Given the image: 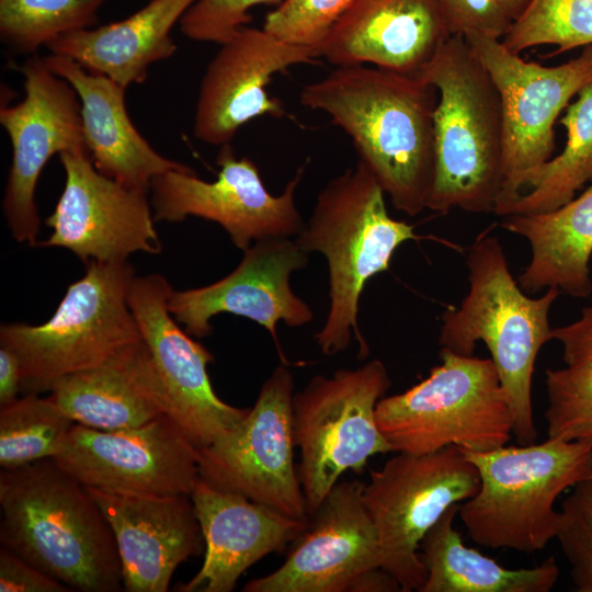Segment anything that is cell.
Returning a JSON list of instances; mask_svg holds the SVG:
<instances>
[{"label":"cell","mask_w":592,"mask_h":592,"mask_svg":"<svg viewBox=\"0 0 592 592\" xmlns=\"http://www.w3.org/2000/svg\"><path fill=\"white\" fill-rule=\"evenodd\" d=\"M49 391L75 423L102 431L138 428L167 414L164 392L144 341L98 366L61 377Z\"/></svg>","instance_id":"25"},{"label":"cell","mask_w":592,"mask_h":592,"mask_svg":"<svg viewBox=\"0 0 592 592\" xmlns=\"http://www.w3.org/2000/svg\"><path fill=\"white\" fill-rule=\"evenodd\" d=\"M464 454L480 486L459 505L458 516L471 540L488 548L525 554L545 548L560 526L556 500L592 477V447L579 441L548 437Z\"/></svg>","instance_id":"6"},{"label":"cell","mask_w":592,"mask_h":592,"mask_svg":"<svg viewBox=\"0 0 592 592\" xmlns=\"http://www.w3.org/2000/svg\"><path fill=\"white\" fill-rule=\"evenodd\" d=\"M46 322L1 325L0 345L21 365V392L49 391L64 376L98 366L143 341L128 304V261L89 262Z\"/></svg>","instance_id":"7"},{"label":"cell","mask_w":592,"mask_h":592,"mask_svg":"<svg viewBox=\"0 0 592 592\" xmlns=\"http://www.w3.org/2000/svg\"><path fill=\"white\" fill-rule=\"evenodd\" d=\"M318 57V48L285 42L263 27L243 26L220 44L206 67L195 106V138L223 146L255 117L283 116L282 103L269 95L266 86L275 73Z\"/></svg>","instance_id":"20"},{"label":"cell","mask_w":592,"mask_h":592,"mask_svg":"<svg viewBox=\"0 0 592 592\" xmlns=\"http://www.w3.org/2000/svg\"><path fill=\"white\" fill-rule=\"evenodd\" d=\"M352 0H284L263 29L285 42L320 49L329 31Z\"/></svg>","instance_id":"35"},{"label":"cell","mask_w":592,"mask_h":592,"mask_svg":"<svg viewBox=\"0 0 592 592\" xmlns=\"http://www.w3.org/2000/svg\"><path fill=\"white\" fill-rule=\"evenodd\" d=\"M466 264L469 292L459 307L442 315L441 350L473 355L478 341L487 345L512 411L513 435L520 445L533 444L532 378L539 350L554 339L548 314L560 291L526 296L498 238L487 231L473 243Z\"/></svg>","instance_id":"4"},{"label":"cell","mask_w":592,"mask_h":592,"mask_svg":"<svg viewBox=\"0 0 592 592\" xmlns=\"http://www.w3.org/2000/svg\"><path fill=\"white\" fill-rule=\"evenodd\" d=\"M436 92L417 76L354 65L304 86L300 103L328 114L352 138L392 206L415 216L426 208L434 182Z\"/></svg>","instance_id":"1"},{"label":"cell","mask_w":592,"mask_h":592,"mask_svg":"<svg viewBox=\"0 0 592 592\" xmlns=\"http://www.w3.org/2000/svg\"><path fill=\"white\" fill-rule=\"evenodd\" d=\"M390 386L385 364L372 360L329 377L317 375L294 392L293 434L309 517L343 473H361L372 456L392 452L375 418Z\"/></svg>","instance_id":"9"},{"label":"cell","mask_w":592,"mask_h":592,"mask_svg":"<svg viewBox=\"0 0 592 592\" xmlns=\"http://www.w3.org/2000/svg\"><path fill=\"white\" fill-rule=\"evenodd\" d=\"M501 226L527 240L531 260L520 275L522 289L556 287L576 298L592 292V180L577 198L540 214L504 216Z\"/></svg>","instance_id":"27"},{"label":"cell","mask_w":592,"mask_h":592,"mask_svg":"<svg viewBox=\"0 0 592 592\" xmlns=\"http://www.w3.org/2000/svg\"><path fill=\"white\" fill-rule=\"evenodd\" d=\"M512 53L556 45L555 54L592 45V0H532L502 38Z\"/></svg>","instance_id":"32"},{"label":"cell","mask_w":592,"mask_h":592,"mask_svg":"<svg viewBox=\"0 0 592 592\" xmlns=\"http://www.w3.org/2000/svg\"><path fill=\"white\" fill-rule=\"evenodd\" d=\"M499 2L514 22L527 9L532 0H499Z\"/></svg>","instance_id":"41"},{"label":"cell","mask_w":592,"mask_h":592,"mask_svg":"<svg viewBox=\"0 0 592 592\" xmlns=\"http://www.w3.org/2000/svg\"><path fill=\"white\" fill-rule=\"evenodd\" d=\"M435 87V172L426 208L494 213L502 184L499 91L462 35H452L417 76Z\"/></svg>","instance_id":"5"},{"label":"cell","mask_w":592,"mask_h":592,"mask_svg":"<svg viewBox=\"0 0 592 592\" xmlns=\"http://www.w3.org/2000/svg\"><path fill=\"white\" fill-rule=\"evenodd\" d=\"M1 592H69L62 582L46 574L14 553L0 549Z\"/></svg>","instance_id":"38"},{"label":"cell","mask_w":592,"mask_h":592,"mask_svg":"<svg viewBox=\"0 0 592 592\" xmlns=\"http://www.w3.org/2000/svg\"><path fill=\"white\" fill-rule=\"evenodd\" d=\"M451 35L479 34L503 38L512 19L499 0H437Z\"/></svg>","instance_id":"37"},{"label":"cell","mask_w":592,"mask_h":592,"mask_svg":"<svg viewBox=\"0 0 592 592\" xmlns=\"http://www.w3.org/2000/svg\"><path fill=\"white\" fill-rule=\"evenodd\" d=\"M284 0H196L179 25L183 35L197 42L223 44L251 20L250 9L278 5Z\"/></svg>","instance_id":"36"},{"label":"cell","mask_w":592,"mask_h":592,"mask_svg":"<svg viewBox=\"0 0 592 592\" xmlns=\"http://www.w3.org/2000/svg\"><path fill=\"white\" fill-rule=\"evenodd\" d=\"M173 289L160 274L135 276L128 304L147 345L167 402V414L200 449L247 414L223 401L207 373L214 356L183 330L169 310Z\"/></svg>","instance_id":"17"},{"label":"cell","mask_w":592,"mask_h":592,"mask_svg":"<svg viewBox=\"0 0 592 592\" xmlns=\"http://www.w3.org/2000/svg\"><path fill=\"white\" fill-rule=\"evenodd\" d=\"M75 421L49 397L26 394L0 408V466L14 469L53 458Z\"/></svg>","instance_id":"30"},{"label":"cell","mask_w":592,"mask_h":592,"mask_svg":"<svg viewBox=\"0 0 592 592\" xmlns=\"http://www.w3.org/2000/svg\"><path fill=\"white\" fill-rule=\"evenodd\" d=\"M412 239L413 226L389 216L384 190L360 160L319 192L295 241L327 260L329 310L315 335L325 355L345 351L354 338L360 357L368 356L357 319L361 294L369 278L388 270L397 248Z\"/></svg>","instance_id":"3"},{"label":"cell","mask_w":592,"mask_h":592,"mask_svg":"<svg viewBox=\"0 0 592 592\" xmlns=\"http://www.w3.org/2000/svg\"><path fill=\"white\" fill-rule=\"evenodd\" d=\"M308 264V253L295 239L267 238L255 241L243 251L239 265L227 276L207 286L175 292L169 310L193 337L212 333L210 319L219 314L246 317L264 327L281 350L276 326L308 325L314 314L306 301L292 289L291 275Z\"/></svg>","instance_id":"19"},{"label":"cell","mask_w":592,"mask_h":592,"mask_svg":"<svg viewBox=\"0 0 592 592\" xmlns=\"http://www.w3.org/2000/svg\"><path fill=\"white\" fill-rule=\"evenodd\" d=\"M44 59L77 92L84 144L102 174L132 190L149 193L157 175L191 168L160 155L137 130L125 104L127 88L88 71L68 57L52 54Z\"/></svg>","instance_id":"24"},{"label":"cell","mask_w":592,"mask_h":592,"mask_svg":"<svg viewBox=\"0 0 592 592\" xmlns=\"http://www.w3.org/2000/svg\"><path fill=\"white\" fill-rule=\"evenodd\" d=\"M19 69L25 96L0 110L12 147L2 208L12 237L33 246L39 232L35 189L45 164L54 155L88 149L80 100L70 83L52 71L44 57L31 56Z\"/></svg>","instance_id":"15"},{"label":"cell","mask_w":592,"mask_h":592,"mask_svg":"<svg viewBox=\"0 0 592 592\" xmlns=\"http://www.w3.org/2000/svg\"><path fill=\"white\" fill-rule=\"evenodd\" d=\"M21 383L19 357L10 349L0 345V408L18 399Z\"/></svg>","instance_id":"40"},{"label":"cell","mask_w":592,"mask_h":592,"mask_svg":"<svg viewBox=\"0 0 592 592\" xmlns=\"http://www.w3.org/2000/svg\"><path fill=\"white\" fill-rule=\"evenodd\" d=\"M0 506L1 547L71 591H121V558L104 513L53 458L2 469Z\"/></svg>","instance_id":"2"},{"label":"cell","mask_w":592,"mask_h":592,"mask_svg":"<svg viewBox=\"0 0 592 592\" xmlns=\"http://www.w3.org/2000/svg\"><path fill=\"white\" fill-rule=\"evenodd\" d=\"M491 76L501 99L502 184L494 214L504 216L528 180L555 150L554 124L582 88L592 82V45L558 66L525 61L500 39L464 36Z\"/></svg>","instance_id":"11"},{"label":"cell","mask_w":592,"mask_h":592,"mask_svg":"<svg viewBox=\"0 0 592 592\" xmlns=\"http://www.w3.org/2000/svg\"><path fill=\"white\" fill-rule=\"evenodd\" d=\"M217 179L205 181L195 171L170 170L150 183V204L156 221L178 223L189 216L220 225L232 244L246 251L255 241L297 236L305 221L295 193L304 174L299 168L280 195L271 194L255 163L237 159L230 144L220 146Z\"/></svg>","instance_id":"13"},{"label":"cell","mask_w":592,"mask_h":592,"mask_svg":"<svg viewBox=\"0 0 592 592\" xmlns=\"http://www.w3.org/2000/svg\"><path fill=\"white\" fill-rule=\"evenodd\" d=\"M553 338L562 346L566 366L592 377V306L576 321L553 329Z\"/></svg>","instance_id":"39"},{"label":"cell","mask_w":592,"mask_h":592,"mask_svg":"<svg viewBox=\"0 0 592 592\" xmlns=\"http://www.w3.org/2000/svg\"><path fill=\"white\" fill-rule=\"evenodd\" d=\"M364 482L338 481L293 542L285 561L249 581L244 592H357L383 568L377 531L363 501Z\"/></svg>","instance_id":"18"},{"label":"cell","mask_w":592,"mask_h":592,"mask_svg":"<svg viewBox=\"0 0 592 592\" xmlns=\"http://www.w3.org/2000/svg\"><path fill=\"white\" fill-rule=\"evenodd\" d=\"M196 0H150L124 20L65 34L46 48L121 86L141 84L149 67L178 49L171 30Z\"/></svg>","instance_id":"26"},{"label":"cell","mask_w":592,"mask_h":592,"mask_svg":"<svg viewBox=\"0 0 592 592\" xmlns=\"http://www.w3.org/2000/svg\"><path fill=\"white\" fill-rule=\"evenodd\" d=\"M480 478L456 446L428 454L398 453L364 483L363 501L377 531L382 567L401 591H419L426 571L420 544L445 511L476 494Z\"/></svg>","instance_id":"10"},{"label":"cell","mask_w":592,"mask_h":592,"mask_svg":"<svg viewBox=\"0 0 592 592\" xmlns=\"http://www.w3.org/2000/svg\"><path fill=\"white\" fill-rule=\"evenodd\" d=\"M86 488L113 531L126 591L166 592L177 567L203 553L205 542L191 496Z\"/></svg>","instance_id":"21"},{"label":"cell","mask_w":592,"mask_h":592,"mask_svg":"<svg viewBox=\"0 0 592 592\" xmlns=\"http://www.w3.org/2000/svg\"><path fill=\"white\" fill-rule=\"evenodd\" d=\"M556 536L570 565L577 591L592 592V477L578 482L563 499Z\"/></svg>","instance_id":"34"},{"label":"cell","mask_w":592,"mask_h":592,"mask_svg":"<svg viewBox=\"0 0 592 592\" xmlns=\"http://www.w3.org/2000/svg\"><path fill=\"white\" fill-rule=\"evenodd\" d=\"M294 379L282 363L263 383L244 418L200 448V478L287 516L309 520L294 464Z\"/></svg>","instance_id":"12"},{"label":"cell","mask_w":592,"mask_h":592,"mask_svg":"<svg viewBox=\"0 0 592 592\" xmlns=\"http://www.w3.org/2000/svg\"><path fill=\"white\" fill-rule=\"evenodd\" d=\"M205 542L200 571L177 590L230 592L240 576L272 553H283L309 520L287 516L198 478L191 493Z\"/></svg>","instance_id":"23"},{"label":"cell","mask_w":592,"mask_h":592,"mask_svg":"<svg viewBox=\"0 0 592 592\" xmlns=\"http://www.w3.org/2000/svg\"><path fill=\"white\" fill-rule=\"evenodd\" d=\"M53 459L84 487L114 493L191 496L200 478L198 448L168 414L119 431L75 423Z\"/></svg>","instance_id":"14"},{"label":"cell","mask_w":592,"mask_h":592,"mask_svg":"<svg viewBox=\"0 0 592 592\" xmlns=\"http://www.w3.org/2000/svg\"><path fill=\"white\" fill-rule=\"evenodd\" d=\"M559 123L567 130L563 150L533 174L504 216L554 210L592 180V82L580 90Z\"/></svg>","instance_id":"29"},{"label":"cell","mask_w":592,"mask_h":592,"mask_svg":"<svg viewBox=\"0 0 592 592\" xmlns=\"http://www.w3.org/2000/svg\"><path fill=\"white\" fill-rule=\"evenodd\" d=\"M548 437L592 447V377L565 366L546 371Z\"/></svg>","instance_id":"33"},{"label":"cell","mask_w":592,"mask_h":592,"mask_svg":"<svg viewBox=\"0 0 592 592\" xmlns=\"http://www.w3.org/2000/svg\"><path fill=\"white\" fill-rule=\"evenodd\" d=\"M107 0H0L1 42L18 54H32L54 39L96 22Z\"/></svg>","instance_id":"31"},{"label":"cell","mask_w":592,"mask_h":592,"mask_svg":"<svg viewBox=\"0 0 592 592\" xmlns=\"http://www.w3.org/2000/svg\"><path fill=\"white\" fill-rule=\"evenodd\" d=\"M59 158L65 186L45 219L53 232L39 246L68 249L84 264L161 252L148 193L102 174L86 150L65 151Z\"/></svg>","instance_id":"16"},{"label":"cell","mask_w":592,"mask_h":592,"mask_svg":"<svg viewBox=\"0 0 592 592\" xmlns=\"http://www.w3.org/2000/svg\"><path fill=\"white\" fill-rule=\"evenodd\" d=\"M452 36L437 0H352L320 46L335 67L418 76Z\"/></svg>","instance_id":"22"},{"label":"cell","mask_w":592,"mask_h":592,"mask_svg":"<svg viewBox=\"0 0 592 592\" xmlns=\"http://www.w3.org/2000/svg\"><path fill=\"white\" fill-rule=\"evenodd\" d=\"M459 503L449 506L420 544L426 578L419 592H548L558 578L554 556L532 568L508 569L467 547L454 527Z\"/></svg>","instance_id":"28"},{"label":"cell","mask_w":592,"mask_h":592,"mask_svg":"<svg viewBox=\"0 0 592 592\" xmlns=\"http://www.w3.org/2000/svg\"><path fill=\"white\" fill-rule=\"evenodd\" d=\"M441 360L426 378L377 402L376 422L392 452H485L508 444L513 415L492 360L447 350Z\"/></svg>","instance_id":"8"}]
</instances>
